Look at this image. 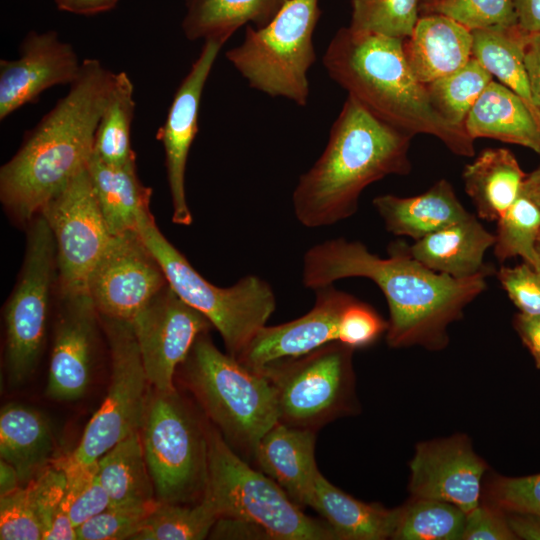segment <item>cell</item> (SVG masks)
<instances>
[{
	"label": "cell",
	"mask_w": 540,
	"mask_h": 540,
	"mask_svg": "<svg viewBox=\"0 0 540 540\" xmlns=\"http://www.w3.org/2000/svg\"><path fill=\"white\" fill-rule=\"evenodd\" d=\"M409 466L412 497L448 502L466 514L480 504L487 465L466 435L418 443Z\"/></svg>",
	"instance_id": "16"
},
{
	"label": "cell",
	"mask_w": 540,
	"mask_h": 540,
	"mask_svg": "<svg viewBox=\"0 0 540 540\" xmlns=\"http://www.w3.org/2000/svg\"><path fill=\"white\" fill-rule=\"evenodd\" d=\"M381 258L360 241L329 239L303 257L302 283L316 290L353 277L373 281L389 308L386 340L392 348L420 346L440 351L449 344L448 327L487 288L488 267L465 279L434 272L416 259L409 245L396 241Z\"/></svg>",
	"instance_id": "1"
},
{
	"label": "cell",
	"mask_w": 540,
	"mask_h": 540,
	"mask_svg": "<svg viewBox=\"0 0 540 540\" xmlns=\"http://www.w3.org/2000/svg\"><path fill=\"white\" fill-rule=\"evenodd\" d=\"M430 1H436V0H430Z\"/></svg>",
	"instance_id": "56"
},
{
	"label": "cell",
	"mask_w": 540,
	"mask_h": 540,
	"mask_svg": "<svg viewBox=\"0 0 540 540\" xmlns=\"http://www.w3.org/2000/svg\"><path fill=\"white\" fill-rule=\"evenodd\" d=\"M157 503L146 506L109 507L77 528V540L132 539L140 531Z\"/></svg>",
	"instance_id": "42"
},
{
	"label": "cell",
	"mask_w": 540,
	"mask_h": 540,
	"mask_svg": "<svg viewBox=\"0 0 540 540\" xmlns=\"http://www.w3.org/2000/svg\"><path fill=\"white\" fill-rule=\"evenodd\" d=\"M518 26L527 33L540 32V0H514Z\"/></svg>",
	"instance_id": "50"
},
{
	"label": "cell",
	"mask_w": 540,
	"mask_h": 540,
	"mask_svg": "<svg viewBox=\"0 0 540 540\" xmlns=\"http://www.w3.org/2000/svg\"><path fill=\"white\" fill-rule=\"evenodd\" d=\"M97 474L109 496L110 507L157 503L140 432L126 437L101 456Z\"/></svg>",
	"instance_id": "31"
},
{
	"label": "cell",
	"mask_w": 540,
	"mask_h": 540,
	"mask_svg": "<svg viewBox=\"0 0 540 540\" xmlns=\"http://www.w3.org/2000/svg\"><path fill=\"white\" fill-rule=\"evenodd\" d=\"M403 41L343 27L322 63L332 80L380 120L412 136H434L456 155L474 156L465 128L448 123L432 106L406 61Z\"/></svg>",
	"instance_id": "4"
},
{
	"label": "cell",
	"mask_w": 540,
	"mask_h": 540,
	"mask_svg": "<svg viewBox=\"0 0 540 540\" xmlns=\"http://www.w3.org/2000/svg\"><path fill=\"white\" fill-rule=\"evenodd\" d=\"M57 278L55 240L39 214L30 222L20 277L5 307L6 366L11 387L24 384L37 368Z\"/></svg>",
	"instance_id": "11"
},
{
	"label": "cell",
	"mask_w": 540,
	"mask_h": 540,
	"mask_svg": "<svg viewBox=\"0 0 540 540\" xmlns=\"http://www.w3.org/2000/svg\"><path fill=\"white\" fill-rule=\"evenodd\" d=\"M282 0H186L182 22L188 40L226 41L241 26H266L278 13Z\"/></svg>",
	"instance_id": "30"
},
{
	"label": "cell",
	"mask_w": 540,
	"mask_h": 540,
	"mask_svg": "<svg viewBox=\"0 0 540 540\" xmlns=\"http://www.w3.org/2000/svg\"><path fill=\"white\" fill-rule=\"evenodd\" d=\"M387 329L388 321L355 298L342 313L338 341L353 349L364 348L376 342Z\"/></svg>",
	"instance_id": "44"
},
{
	"label": "cell",
	"mask_w": 540,
	"mask_h": 540,
	"mask_svg": "<svg viewBox=\"0 0 540 540\" xmlns=\"http://www.w3.org/2000/svg\"><path fill=\"white\" fill-rule=\"evenodd\" d=\"M111 357L106 397L67 459L90 466L117 443L140 432L150 384L130 321L99 316Z\"/></svg>",
	"instance_id": "12"
},
{
	"label": "cell",
	"mask_w": 540,
	"mask_h": 540,
	"mask_svg": "<svg viewBox=\"0 0 540 540\" xmlns=\"http://www.w3.org/2000/svg\"><path fill=\"white\" fill-rule=\"evenodd\" d=\"M354 350L335 341L259 370L275 389L279 421L317 431L339 417L356 414Z\"/></svg>",
	"instance_id": "10"
},
{
	"label": "cell",
	"mask_w": 540,
	"mask_h": 540,
	"mask_svg": "<svg viewBox=\"0 0 540 540\" xmlns=\"http://www.w3.org/2000/svg\"><path fill=\"white\" fill-rule=\"evenodd\" d=\"M493 252L499 262L521 257L534 265L536 245L540 238V207L520 194L518 199L497 221Z\"/></svg>",
	"instance_id": "37"
},
{
	"label": "cell",
	"mask_w": 540,
	"mask_h": 540,
	"mask_svg": "<svg viewBox=\"0 0 540 540\" xmlns=\"http://www.w3.org/2000/svg\"><path fill=\"white\" fill-rule=\"evenodd\" d=\"M150 386L170 393L174 377L211 322L167 284L130 321Z\"/></svg>",
	"instance_id": "15"
},
{
	"label": "cell",
	"mask_w": 540,
	"mask_h": 540,
	"mask_svg": "<svg viewBox=\"0 0 540 540\" xmlns=\"http://www.w3.org/2000/svg\"><path fill=\"white\" fill-rule=\"evenodd\" d=\"M372 203L388 232L415 241L471 214L445 179L438 180L427 191L416 196L384 194L376 196Z\"/></svg>",
	"instance_id": "23"
},
{
	"label": "cell",
	"mask_w": 540,
	"mask_h": 540,
	"mask_svg": "<svg viewBox=\"0 0 540 540\" xmlns=\"http://www.w3.org/2000/svg\"><path fill=\"white\" fill-rule=\"evenodd\" d=\"M140 436L156 500L200 501L208 474L207 421L177 390L165 393L150 386Z\"/></svg>",
	"instance_id": "9"
},
{
	"label": "cell",
	"mask_w": 540,
	"mask_h": 540,
	"mask_svg": "<svg viewBox=\"0 0 540 540\" xmlns=\"http://www.w3.org/2000/svg\"><path fill=\"white\" fill-rule=\"evenodd\" d=\"M464 128L476 138L521 145L540 155V119L515 92L491 81L468 113Z\"/></svg>",
	"instance_id": "25"
},
{
	"label": "cell",
	"mask_w": 540,
	"mask_h": 540,
	"mask_svg": "<svg viewBox=\"0 0 540 540\" xmlns=\"http://www.w3.org/2000/svg\"><path fill=\"white\" fill-rule=\"evenodd\" d=\"M314 291L315 303L309 312L284 324L265 325L236 359L259 371L277 361L297 358L338 341L342 313L355 297L333 284Z\"/></svg>",
	"instance_id": "18"
},
{
	"label": "cell",
	"mask_w": 540,
	"mask_h": 540,
	"mask_svg": "<svg viewBox=\"0 0 540 540\" xmlns=\"http://www.w3.org/2000/svg\"><path fill=\"white\" fill-rule=\"evenodd\" d=\"M54 463L65 472L63 505L76 529L110 507L109 496L97 474V463L79 466L71 463L67 456L57 457Z\"/></svg>",
	"instance_id": "39"
},
{
	"label": "cell",
	"mask_w": 540,
	"mask_h": 540,
	"mask_svg": "<svg viewBox=\"0 0 540 540\" xmlns=\"http://www.w3.org/2000/svg\"><path fill=\"white\" fill-rule=\"evenodd\" d=\"M42 540H77V529L64 505L44 532Z\"/></svg>",
	"instance_id": "52"
},
{
	"label": "cell",
	"mask_w": 540,
	"mask_h": 540,
	"mask_svg": "<svg viewBox=\"0 0 540 540\" xmlns=\"http://www.w3.org/2000/svg\"><path fill=\"white\" fill-rule=\"evenodd\" d=\"M208 474L203 497L218 518L256 528L267 539L337 540L326 522L306 515L272 478L253 469L207 420Z\"/></svg>",
	"instance_id": "6"
},
{
	"label": "cell",
	"mask_w": 540,
	"mask_h": 540,
	"mask_svg": "<svg viewBox=\"0 0 540 540\" xmlns=\"http://www.w3.org/2000/svg\"><path fill=\"white\" fill-rule=\"evenodd\" d=\"M506 516L517 539L540 540V515L506 512Z\"/></svg>",
	"instance_id": "49"
},
{
	"label": "cell",
	"mask_w": 540,
	"mask_h": 540,
	"mask_svg": "<svg viewBox=\"0 0 540 540\" xmlns=\"http://www.w3.org/2000/svg\"><path fill=\"white\" fill-rule=\"evenodd\" d=\"M134 86L124 71L115 73L113 83L99 119L93 155L115 166L135 164L131 147V124L134 115Z\"/></svg>",
	"instance_id": "33"
},
{
	"label": "cell",
	"mask_w": 540,
	"mask_h": 540,
	"mask_svg": "<svg viewBox=\"0 0 540 540\" xmlns=\"http://www.w3.org/2000/svg\"><path fill=\"white\" fill-rule=\"evenodd\" d=\"M87 168L110 234L138 230L141 214L149 210L151 189L139 180L135 164L110 165L92 155Z\"/></svg>",
	"instance_id": "29"
},
{
	"label": "cell",
	"mask_w": 540,
	"mask_h": 540,
	"mask_svg": "<svg viewBox=\"0 0 540 540\" xmlns=\"http://www.w3.org/2000/svg\"><path fill=\"white\" fill-rule=\"evenodd\" d=\"M526 175L511 151L487 148L465 166L462 180L477 216L497 222L520 196Z\"/></svg>",
	"instance_id": "28"
},
{
	"label": "cell",
	"mask_w": 540,
	"mask_h": 540,
	"mask_svg": "<svg viewBox=\"0 0 540 540\" xmlns=\"http://www.w3.org/2000/svg\"><path fill=\"white\" fill-rule=\"evenodd\" d=\"M217 519L205 497L193 505L158 502L132 540H202Z\"/></svg>",
	"instance_id": "35"
},
{
	"label": "cell",
	"mask_w": 540,
	"mask_h": 540,
	"mask_svg": "<svg viewBox=\"0 0 540 540\" xmlns=\"http://www.w3.org/2000/svg\"><path fill=\"white\" fill-rule=\"evenodd\" d=\"M60 297L45 394L75 401L91 380L99 314L88 293Z\"/></svg>",
	"instance_id": "19"
},
{
	"label": "cell",
	"mask_w": 540,
	"mask_h": 540,
	"mask_svg": "<svg viewBox=\"0 0 540 540\" xmlns=\"http://www.w3.org/2000/svg\"><path fill=\"white\" fill-rule=\"evenodd\" d=\"M81 63L73 47L56 32H30L21 42L18 58L0 61V119L35 101L50 87L71 85Z\"/></svg>",
	"instance_id": "20"
},
{
	"label": "cell",
	"mask_w": 540,
	"mask_h": 540,
	"mask_svg": "<svg viewBox=\"0 0 540 540\" xmlns=\"http://www.w3.org/2000/svg\"><path fill=\"white\" fill-rule=\"evenodd\" d=\"M472 41L471 30L430 13L418 19L403 51L414 76L426 85L462 68L472 58Z\"/></svg>",
	"instance_id": "22"
},
{
	"label": "cell",
	"mask_w": 540,
	"mask_h": 540,
	"mask_svg": "<svg viewBox=\"0 0 540 540\" xmlns=\"http://www.w3.org/2000/svg\"><path fill=\"white\" fill-rule=\"evenodd\" d=\"M320 14L319 0H286L266 26L248 25L243 41L225 56L251 88L306 106Z\"/></svg>",
	"instance_id": "8"
},
{
	"label": "cell",
	"mask_w": 540,
	"mask_h": 540,
	"mask_svg": "<svg viewBox=\"0 0 540 540\" xmlns=\"http://www.w3.org/2000/svg\"><path fill=\"white\" fill-rule=\"evenodd\" d=\"M114 75L97 59L82 61L68 93L1 167L0 198L18 221L30 223L52 197L88 167Z\"/></svg>",
	"instance_id": "2"
},
{
	"label": "cell",
	"mask_w": 540,
	"mask_h": 540,
	"mask_svg": "<svg viewBox=\"0 0 540 540\" xmlns=\"http://www.w3.org/2000/svg\"><path fill=\"white\" fill-rule=\"evenodd\" d=\"M513 326L540 369V315L518 313L513 318Z\"/></svg>",
	"instance_id": "48"
},
{
	"label": "cell",
	"mask_w": 540,
	"mask_h": 540,
	"mask_svg": "<svg viewBox=\"0 0 540 540\" xmlns=\"http://www.w3.org/2000/svg\"><path fill=\"white\" fill-rule=\"evenodd\" d=\"M225 43L206 40L200 54L177 88L157 139L162 142L172 201V221L188 226L192 223L185 193L186 164L191 145L198 133V115L205 83L217 55Z\"/></svg>",
	"instance_id": "17"
},
{
	"label": "cell",
	"mask_w": 540,
	"mask_h": 540,
	"mask_svg": "<svg viewBox=\"0 0 540 540\" xmlns=\"http://www.w3.org/2000/svg\"><path fill=\"white\" fill-rule=\"evenodd\" d=\"M412 137L348 95L325 149L294 188L292 205L298 222L319 228L353 216L367 186L389 175L410 173Z\"/></svg>",
	"instance_id": "3"
},
{
	"label": "cell",
	"mask_w": 540,
	"mask_h": 540,
	"mask_svg": "<svg viewBox=\"0 0 540 540\" xmlns=\"http://www.w3.org/2000/svg\"><path fill=\"white\" fill-rule=\"evenodd\" d=\"M521 194L540 207V166L526 175Z\"/></svg>",
	"instance_id": "54"
},
{
	"label": "cell",
	"mask_w": 540,
	"mask_h": 540,
	"mask_svg": "<svg viewBox=\"0 0 540 540\" xmlns=\"http://www.w3.org/2000/svg\"><path fill=\"white\" fill-rule=\"evenodd\" d=\"M497 278L519 313L540 315V272L523 261L514 267L502 266Z\"/></svg>",
	"instance_id": "45"
},
{
	"label": "cell",
	"mask_w": 540,
	"mask_h": 540,
	"mask_svg": "<svg viewBox=\"0 0 540 540\" xmlns=\"http://www.w3.org/2000/svg\"><path fill=\"white\" fill-rule=\"evenodd\" d=\"M492 80V75L471 58L459 70L425 86L432 106L443 119L464 127L468 113Z\"/></svg>",
	"instance_id": "36"
},
{
	"label": "cell",
	"mask_w": 540,
	"mask_h": 540,
	"mask_svg": "<svg viewBox=\"0 0 540 540\" xmlns=\"http://www.w3.org/2000/svg\"><path fill=\"white\" fill-rule=\"evenodd\" d=\"M58 8L80 15H93L115 7L118 0H55Z\"/></svg>",
	"instance_id": "51"
},
{
	"label": "cell",
	"mask_w": 540,
	"mask_h": 540,
	"mask_svg": "<svg viewBox=\"0 0 540 540\" xmlns=\"http://www.w3.org/2000/svg\"><path fill=\"white\" fill-rule=\"evenodd\" d=\"M16 469L7 461H0V497L6 496L20 487Z\"/></svg>",
	"instance_id": "53"
},
{
	"label": "cell",
	"mask_w": 540,
	"mask_h": 540,
	"mask_svg": "<svg viewBox=\"0 0 540 540\" xmlns=\"http://www.w3.org/2000/svg\"><path fill=\"white\" fill-rule=\"evenodd\" d=\"M283 2L286 1V0H282Z\"/></svg>",
	"instance_id": "57"
},
{
	"label": "cell",
	"mask_w": 540,
	"mask_h": 540,
	"mask_svg": "<svg viewBox=\"0 0 540 540\" xmlns=\"http://www.w3.org/2000/svg\"><path fill=\"white\" fill-rule=\"evenodd\" d=\"M55 441L47 418L38 410L9 403L0 413V455L17 471L20 483L27 484L54 458Z\"/></svg>",
	"instance_id": "27"
},
{
	"label": "cell",
	"mask_w": 540,
	"mask_h": 540,
	"mask_svg": "<svg viewBox=\"0 0 540 540\" xmlns=\"http://www.w3.org/2000/svg\"><path fill=\"white\" fill-rule=\"evenodd\" d=\"M506 512L488 503H481L466 516L462 540H515Z\"/></svg>",
	"instance_id": "46"
},
{
	"label": "cell",
	"mask_w": 540,
	"mask_h": 540,
	"mask_svg": "<svg viewBox=\"0 0 540 540\" xmlns=\"http://www.w3.org/2000/svg\"><path fill=\"white\" fill-rule=\"evenodd\" d=\"M138 230L111 236L88 281L99 316L131 321L166 285Z\"/></svg>",
	"instance_id": "14"
},
{
	"label": "cell",
	"mask_w": 540,
	"mask_h": 540,
	"mask_svg": "<svg viewBox=\"0 0 540 540\" xmlns=\"http://www.w3.org/2000/svg\"><path fill=\"white\" fill-rule=\"evenodd\" d=\"M495 236L470 214L409 246L411 256L428 269L456 279L473 277L488 268L486 251Z\"/></svg>",
	"instance_id": "24"
},
{
	"label": "cell",
	"mask_w": 540,
	"mask_h": 540,
	"mask_svg": "<svg viewBox=\"0 0 540 540\" xmlns=\"http://www.w3.org/2000/svg\"><path fill=\"white\" fill-rule=\"evenodd\" d=\"M400 508L392 539L462 540L467 514L457 506L436 499L411 497Z\"/></svg>",
	"instance_id": "34"
},
{
	"label": "cell",
	"mask_w": 540,
	"mask_h": 540,
	"mask_svg": "<svg viewBox=\"0 0 540 540\" xmlns=\"http://www.w3.org/2000/svg\"><path fill=\"white\" fill-rule=\"evenodd\" d=\"M316 431L278 421L259 441L253 459L300 507L309 506L320 473L315 461Z\"/></svg>",
	"instance_id": "21"
},
{
	"label": "cell",
	"mask_w": 540,
	"mask_h": 540,
	"mask_svg": "<svg viewBox=\"0 0 540 540\" xmlns=\"http://www.w3.org/2000/svg\"><path fill=\"white\" fill-rule=\"evenodd\" d=\"M472 58L501 84L533 106L524 64V38L527 32L518 24L472 30ZM540 119V118H539Z\"/></svg>",
	"instance_id": "32"
},
{
	"label": "cell",
	"mask_w": 540,
	"mask_h": 540,
	"mask_svg": "<svg viewBox=\"0 0 540 540\" xmlns=\"http://www.w3.org/2000/svg\"><path fill=\"white\" fill-rule=\"evenodd\" d=\"M43 528L35 496L28 484L0 497V539L42 540Z\"/></svg>",
	"instance_id": "41"
},
{
	"label": "cell",
	"mask_w": 540,
	"mask_h": 540,
	"mask_svg": "<svg viewBox=\"0 0 540 540\" xmlns=\"http://www.w3.org/2000/svg\"><path fill=\"white\" fill-rule=\"evenodd\" d=\"M138 231L160 264L168 285L211 322L226 352L238 358L276 309L270 284L256 275L244 276L226 288L211 284L161 233L150 210L141 214Z\"/></svg>",
	"instance_id": "7"
},
{
	"label": "cell",
	"mask_w": 540,
	"mask_h": 540,
	"mask_svg": "<svg viewBox=\"0 0 540 540\" xmlns=\"http://www.w3.org/2000/svg\"><path fill=\"white\" fill-rule=\"evenodd\" d=\"M349 28L389 38L410 37L419 19L418 0H351Z\"/></svg>",
	"instance_id": "38"
},
{
	"label": "cell",
	"mask_w": 540,
	"mask_h": 540,
	"mask_svg": "<svg viewBox=\"0 0 540 540\" xmlns=\"http://www.w3.org/2000/svg\"><path fill=\"white\" fill-rule=\"evenodd\" d=\"M485 501L504 512L540 515V473L524 477L494 476Z\"/></svg>",
	"instance_id": "43"
},
{
	"label": "cell",
	"mask_w": 540,
	"mask_h": 540,
	"mask_svg": "<svg viewBox=\"0 0 540 540\" xmlns=\"http://www.w3.org/2000/svg\"><path fill=\"white\" fill-rule=\"evenodd\" d=\"M537 257L533 267L540 272V238L536 245Z\"/></svg>",
	"instance_id": "55"
},
{
	"label": "cell",
	"mask_w": 540,
	"mask_h": 540,
	"mask_svg": "<svg viewBox=\"0 0 540 540\" xmlns=\"http://www.w3.org/2000/svg\"><path fill=\"white\" fill-rule=\"evenodd\" d=\"M431 13L447 16L469 30L517 25L514 0H436L425 5Z\"/></svg>",
	"instance_id": "40"
},
{
	"label": "cell",
	"mask_w": 540,
	"mask_h": 540,
	"mask_svg": "<svg viewBox=\"0 0 540 540\" xmlns=\"http://www.w3.org/2000/svg\"><path fill=\"white\" fill-rule=\"evenodd\" d=\"M56 245L61 296L88 293L89 277L111 234L98 206L88 168L42 208Z\"/></svg>",
	"instance_id": "13"
},
{
	"label": "cell",
	"mask_w": 540,
	"mask_h": 540,
	"mask_svg": "<svg viewBox=\"0 0 540 540\" xmlns=\"http://www.w3.org/2000/svg\"><path fill=\"white\" fill-rule=\"evenodd\" d=\"M524 64L532 103L540 118V32L526 33Z\"/></svg>",
	"instance_id": "47"
},
{
	"label": "cell",
	"mask_w": 540,
	"mask_h": 540,
	"mask_svg": "<svg viewBox=\"0 0 540 540\" xmlns=\"http://www.w3.org/2000/svg\"><path fill=\"white\" fill-rule=\"evenodd\" d=\"M179 369L207 420L235 451L253 458L260 439L279 421L269 379L221 352L208 332L197 338Z\"/></svg>",
	"instance_id": "5"
},
{
	"label": "cell",
	"mask_w": 540,
	"mask_h": 540,
	"mask_svg": "<svg viewBox=\"0 0 540 540\" xmlns=\"http://www.w3.org/2000/svg\"><path fill=\"white\" fill-rule=\"evenodd\" d=\"M309 506L334 531L337 540L392 539L401 508L387 509L355 499L318 474Z\"/></svg>",
	"instance_id": "26"
}]
</instances>
